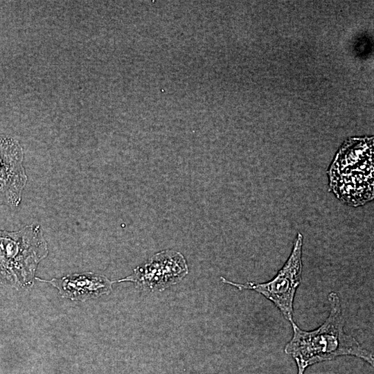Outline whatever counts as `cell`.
<instances>
[{
    "mask_svg": "<svg viewBox=\"0 0 374 374\" xmlns=\"http://www.w3.org/2000/svg\"><path fill=\"white\" fill-rule=\"evenodd\" d=\"M188 273L186 259L180 252L164 250L155 253L136 267L132 274L118 282L132 281L145 290L161 292L181 281Z\"/></svg>",
    "mask_w": 374,
    "mask_h": 374,
    "instance_id": "5b68a950",
    "label": "cell"
},
{
    "mask_svg": "<svg viewBox=\"0 0 374 374\" xmlns=\"http://www.w3.org/2000/svg\"><path fill=\"white\" fill-rule=\"evenodd\" d=\"M48 253L42 226L0 229V285L24 286L33 281L39 262Z\"/></svg>",
    "mask_w": 374,
    "mask_h": 374,
    "instance_id": "3957f363",
    "label": "cell"
},
{
    "mask_svg": "<svg viewBox=\"0 0 374 374\" xmlns=\"http://www.w3.org/2000/svg\"><path fill=\"white\" fill-rule=\"evenodd\" d=\"M331 192L343 204L358 207L374 197L373 140L353 139L337 152L328 171Z\"/></svg>",
    "mask_w": 374,
    "mask_h": 374,
    "instance_id": "7a4b0ae2",
    "label": "cell"
},
{
    "mask_svg": "<svg viewBox=\"0 0 374 374\" xmlns=\"http://www.w3.org/2000/svg\"><path fill=\"white\" fill-rule=\"evenodd\" d=\"M298 366V374H304V371L305 370V368L300 366Z\"/></svg>",
    "mask_w": 374,
    "mask_h": 374,
    "instance_id": "ba28073f",
    "label": "cell"
},
{
    "mask_svg": "<svg viewBox=\"0 0 374 374\" xmlns=\"http://www.w3.org/2000/svg\"><path fill=\"white\" fill-rule=\"evenodd\" d=\"M330 313L319 328L307 331L291 322L293 335L284 351L291 355L297 366L304 368L323 361L343 355L355 356L373 366V353L344 330V319L338 294L331 292L328 296Z\"/></svg>",
    "mask_w": 374,
    "mask_h": 374,
    "instance_id": "6da1fadb",
    "label": "cell"
},
{
    "mask_svg": "<svg viewBox=\"0 0 374 374\" xmlns=\"http://www.w3.org/2000/svg\"><path fill=\"white\" fill-rule=\"evenodd\" d=\"M24 152L18 140L0 134V206H19L28 176L24 167Z\"/></svg>",
    "mask_w": 374,
    "mask_h": 374,
    "instance_id": "8992f818",
    "label": "cell"
},
{
    "mask_svg": "<svg viewBox=\"0 0 374 374\" xmlns=\"http://www.w3.org/2000/svg\"><path fill=\"white\" fill-rule=\"evenodd\" d=\"M303 236L298 233L292 252L276 275L265 283L252 281L239 283L220 277L223 283L237 287L240 290H253L272 302L290 323L293 320V303L295 294L300 285L303 271Z\"/></svg>",
    "mask_w": 374,
    "mask_h": 374,
    "instance_id": "277c9868",
    "label": "cell"
},
{
    "mask_svg": "<svg viewBox=\"0 0 374 374\" xmlns=\"http://www.w3.org/2000/svg\"><path fill=\"white\" fill-rule=\"evenodd\" d=\"M57 287L64 298L86 301L109 294L115 281L93 272L73 274L46 281Z\"/></svg>",
    "mask_w": 374,
    "mask_h": 374,
    "instance_id": "52a82bcc",
    "label": "cell"
}]
</instances>
